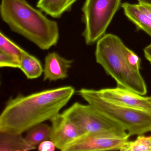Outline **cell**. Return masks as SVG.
Masks as SVG:
<instances>
[{
	"instance_id": "1",
	"label": "cell",
	"mask_w": 151,
	"mask_h": 151,
	"mask_svg": "<svg viewBox=\"0 0 151 151\" xmlns=\"http://www.w3.org/2000/svg\"><path fill=\"white\" fill-rule=\"evenodd\" d=\"M75 93L70 86L44 90L10 98L0 115V132L22 134L53 117Z\"/></svg>"
},
{
	"instance_id": "2",
	"label": "cell",
	"mask_w": 151,
	"mask_h": 151,
	"mask_svg": "<svg viewBox=\"0 0 151 151\" xmlns=\"http://www.w3.org/2000/svg\"><path fill=\"white\" fill-rule=\"evenodd\" d=\"M95 56L96 62L115 80L117 87L142 96L146 94V84L140 72L141 60L117 36L106 34L101 37L97 42Z\"/></svg>"
},
{
	"instance_id": "3",
	"label": "cell",
	"mask_w": 151,
	"mask_h": 151,
	"mask_svg": "<svg viewBox=\"0 0 151 151\" xmlns=\"http://www.w3.org/2000/svg\"><path fill=\"white\" fill-rule=\"evenodd\" d=\"M0 14L11 31L20 34L40 49L47 50L59 40V26L26 0H1Z\"/></svg>"
},
{
	"instance_id": "4",
	"label": "cell",
	"mask_w": 151,
	"mask_h": 151,
	"mask_svg": "<svg viewBox=\"0 0 151 151\" xmlns=\"http://www.w3.org/2000/svg\"><path fill=\"white\" fill-rule=\"evenodd\" d=\"M77 93L102 114L121 125L130 136L151 131V111L112 102L101 97L93 89L82 88Z\"/></svg>"
},
{
	"instance_id": "5",
	"label": "cell",
	"mask_w": 151,
	"mask_h": 151,
	"mask_svg": "<svg viewBox=\"0 0 151 151\" xmlns=\"http://www.w3.org/2000/svg\"><path fill=\"white\" fill-rule=\"evenodd\" d=\"M121 0H86L82 7L86 44L91 45L105 35Z\"/></svg>"
},
{
	"instance_id": "6",
	"label": "cell",
	"mask_w": 151,
	"mask_h": 151,
	"mask_svg": "<svg viewBox=\"0 0 151 151\" xmlns=\"http://www.w3.org/2000/svg\"><path fill=\"white\" fill-rule=\"evenodd\" d=\"M63 113L78 126L83 135L103 132L129 135L121 125L90 104L75 102Z\"/></svg>"
},
{
	"instance_id": "7",
	"label": "cell",
	"mask_w": 151,
	"mask_h": 151,
	"mask_svg": "<svg viewBox=\"0 0 151 151\" xmlns=\"http://www.w3.org/2000/svg\"><path fill=\"white\" fill-rule=\"evenodd\" d=\"M130 137L110 132L87 134L70 144L64 151H120Z\"/></svg>"
},
{
	"instance_id": "8",
	"label": "cell",
	"mask_w": 151,
	"mask_h": 151,
	"mask_svg": "<svg viewBox=\"0 0 151 151\" xmlns=\"http://www.w3.org/2000/svg\"><path fill=\"white\" fill-rule=\"evenodd\" d=\"M50 140L62 151L83 136L78 126L63 113H59L51 120Z\"/></svg>"
},
{
	"instance_id": "9",
	"label": "cell",
	"mask_w": 151,
	"mask_h": 151,
	"mask_svg": "<svg viewBox=\"0 0 151 151\" xmlns=\"http://www.w3.org/2000/svg\"><path fill=\"white\" fill-rule=\"evenodd\" d=\"M101 97L112 102L138 109L151 111V103L147 97L125 88L117 87L96 90Z\"/></svg>"
},
{
	"instance_id": "10",
	"label": "cell",
	"mask_w": 151,
	"mask_h": 151,
	"mask_svg": "<svg viewBox=\"0 0 151 151\" xmlns=\"http://www.w3.org/2000/svg\"><path fill=\"white\" fill-rule=\"evenodd\" d=\"M73 63V60L66 59L55 52L49 53L45 58L43 80L52 82L67 78Z\"/></svg>"
},
{
	"instance_id": "11",
	"label": "cell",
	"mask_w": 151,
	"mask_h": 151,
	"mask_svg": "<svg viewBox=\"0 0 151 151\" xmlns=\"http://www.w3.org/2000/svg\"><path fill=\"white\" fill-rule=\"evenodd\" d=\"M124 14L138 29L151 37V6L124 2L121 5Z\"/></svg>"
},
{
	"instance_id": "12",
	"label": "cell",
	"mask_w": 151,
	"mask_h": 151,
	"mask_svg": "<svg viewBox=\"0 0 151 151\" xmlns=\"http://www.w3.org/2000/svg\"><path fill=\"white\" fill-rule=\"evenodd\" d=\"M78 0H38L37 7L51 17L60 18L70 11Z\"/></svg>"
},
{
	"instance_id": "13",
	"label": "cell",
	"mask_w": 151,
	"mask_h": 151,
	"mask_svg": "<svg viewBox=\"0 0 151 151\" xmlns=\"http://www.w3.org/2000/svg\"><path fill=\"white\" fill-rule=\"evenodd\" d=\"M36 148L29 144L22 134L0 132L1 151H26Z\"/></svg>"
},
{
	"instance_id": "14",
	"label": "cell",
	"mask_w": 151,
	"mask_h": 151,
	"mask_svg": "<svg viewBox=\"0 0 151 151\" xmlns=\"http://www.w3.org/2000/svg\"><path fill=\"white\" fill-rule=\"evenodd\" d=\"M20 69L29 79L38 78L44 73V69L39 60L27 52L21 58Z\"/></svg>"
},
{
	"instance_id": "15",
	"label": "cell",
	"mask_w": 151,
	"mask_h": 151,
	"mask_svg": "<svg viewBox=\"0 0 151 151\" xmlns=\"http://www.w3.org/2000/svg\"><path fill=\"white\" fill-rule=\"evenodd\" d=\"M51 126L41 123L35 125L27 131L25 139L29 144L36 147L41 142L50 139Z\"/></svg>"
},
{
	"instance_id": "16",
	"label": "cell",
	"mask_w": 151,
	"mask_h": 151,
	"mask_svg": "<svg viewBox=\"0 0 151 151\" xmlns=\"http://www.w3.org/2000/svg\"><path fill=\"white\" fill-rule=\"evenodd\" d=\"M121 151H151V136L139 135L134 141H127Z\"/></svg>"
},
{
	"instance_id": "17",
	"label": "cell",
	"mask_w": 151,
	"mask_h": 151,
	"mask_svg": "<svg viewBox=\"0 0 151 151\" xmlns=\"http://www.w3.org/2000/svg\"><path fill=\"white\" fill-rule=\"evenodd\" d=\"M0 50L15 56L20 61L23 55L27 52L6 37L1 32H0Z\"/></svg>"
},
{
	"instance_id": "18",
	"label": "cell",
	"mask_w": 151,
	"mask_h": 151,
	"mask_svg": "<svg viewBox=\"0 0 151 151\" xmlns=\"http://www.w3.org/2000/svg\"><path fill=\"white\" fill-rule=\"evenodd\" d=\"M21 61L15 56L0 50V67L20 69Z\"/></svg>"
},
{
	"instance_id": "19",
	"label": "cell",
	"mask_w": 151,
	"mask_h": 151,
	"mask_svg": "<svg viewBox=\"0 0 151 151\" xmlns=\"http://www.w3.org/2000/svg\"><path fill=\"white\" fill-rule=\"evenodd\" d=\"M56 148L54 143L49 139L41 142L39 145L38 150L40 151H54Z\"/></svg>"
},
{
	"instance_id": "20",
	"label": "cell",
	"mask_w": 151,
	"mask_h": 151,
	"mask_svg": "<svg viewBox=\"0 0 151 151\" xmlns=\"http://www.w3.org/2000/svg\"><path fill=\"white\" fill-rule=\"evenodd\" d=\"M144 54H151V44L144 48Z\"/></svg>"
},
{
	"instance_id": "21",
	"label": "cell",
	"mask_w": 151,
	"mask_h": 151,
	"mask_svg": "<svg viewBox=\"0 0 151 151\" xmlns=\"http://www.w3.org/2000/svg\"><path fill=\"white\" fill-rule=\"evenodd\" d=\"M139 3L151 6V0H137Z\"/></svg>"
},
{
	"instance_id": "22",
	"label": "cell",
	"mask_w": 151,
	"mask_h": 151,
	"mask_svg": "<svg viewBox=\"0 0 151 151\" xmlns=\"http://www.w3.org/2000/svg\"><path fill=\"white\" fill-rule=\"evenodd\" d=\"M146 59L150 62L151 64V54H144Z\"/></svg>"
},
{
	"instance_id": "23",
	"label": "cell",
	"mask_w": 151,
	"mask_h": 151,
	"mask_svg": "<svg viewBox=\"0 0 151 151\" xmlns=\"http://www.w3.org/2000/svg\"><path fill=\"white\" fill-rule=\"evenodd\" d=\"M147 100L151 103V97H147Z\"/></svg>"
}]
</instances>
